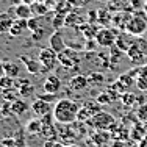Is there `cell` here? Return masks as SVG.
<instances>
[{
	"label": "cell",
	"instance_id": "cell-19",
	"mask_svg": "<svg viewBox=\"0 0 147 147\" xmlns=\"http://www.w3.org/2000/svg\"><path fill=\"white\" fill-rule=\"evenodd\" d=\"M130 19H131V16L128 14V13H119V14H116L113 17V25L116 27V28H121L122 31H125Z\"/></svg>",
	"mask_w": 147,
	"mask_h": 147
},
{
	"label": "cell",
	"instance_id": "cell-28",
	"mask_svg": "<svg viewBox=\"0 0 147 147\" xmlns=\"http://www.w3.org/2000/svg\"><path fill=\"white\" fill-rule=\"evenodd\" d=\"M66 16H67V14H64V13L57 14V17L52 20V27H53L55 30H58V28H61L63 25H66Z\"/></svg>",
	"mask_w": 147,
	"mask_h": 147
},
{
	"label": "cell",
	"instance_id": "cell-29",
	"mask_svg": "<svg viewBox=\"0 0 147 147\" xmlns=\"http://www.w3.org/2000/svg\"><path fill=\"white\" fill-rule=\"evenodd\" d=\"M88 80H89V85H102L105 82V77L102 74H91L88 77Z\"/></svg>",
	"mask_w": 147,
	"mask_h": 147
},
{
	"label": "cell",
	"instance_id": "cell-24",
	"mask_svg": "<svg viewBox=\"0 0 147 147\" xmlns=\"http://www.w3.org/2000/svg\"><path fill=\"white\" fill-rule=\"evenodd\" d=\"M131 77H133V72H130V74H122V75L119 77L117 83H119V85H121L125 91H127V89L133 85V83H135V78H131Z\"/></svg>",
	"mask_w": 147,
	"mask_h": 147
},
{
	"label": "cell",
	"instance_id": "cell-17",
	"mask_svg": "<svg viewBox=\"0 0 147 147\" xmlns=\"http://www.w3.org/2000/svg\"><path fill=\"white\" fill-rule=\"evenodd\" d=\"M28 108L30 107L25 100L16 99L14 102H9V111H11L13 114H16V116H24V114L28 111Z\"/></svg>",
	"mask_w": 147,
	"mask_h": 147
},
{
	"label": "cell",
	"instance_id": "cell-4",
	"mask_svg": "<svg viewBox=\"0 0 147 147\" xmlns=\"http://www.w3.org/2000/svg\"><path fill=\"white\" fill-rule=\"evenodd\" d=\"M91 127L97 128V130H102V131H107V130H113L116 127V121L114 117L111 116L110 113H105V111H99L91 121L88 122Z\"/></svg>",
	"mask_w": 147,
	"mask_h": 147
},
{
	"label": "cell",
	"instance_id": "cell-13",
	"mask_svg": "<svg viewBox=\"0 0 147 147\" xmlns=\"http://www.w3.org/2000/svg\"><path fill=\"white\" fill-rule=\"evenodd\" d=\"M25 30H28V20H27V19H19V17H16L8 33L11 34V36L17 38V36H22Z\"/></svg>",
	"mask_w": 147,
	"mask_h": 147
},
{
	"label": "cell",
	"instance_id": "cell-22",
	"mask_svg": "<svg viewBox=\"0 0 147 147\" xmlns=\"http://www.w3.org/2000/svg\"><path fill=\"white\" fill-rule=\"evenodd\" d=\"M13 22H14V19H13L8 13H2V14H0V33H6V31H9Z\"/></svg>",
	"mask_w": 147,
	"mask_h": 147
},
{
	"label": "cell",
	"instance_id": "cell-18",
	"mask_svg": "<svg viewBox=\"0 0 147 147\" xmlns=\"http://www.w3.org/2000/svg\"><path fill=\"white\" fill-rule=\"evenodd\" d=\"M14 13H16V17H19V19H31L33 17V9H31V6L28 3H19V5L14 8Z\"/></svg>",
	"mask_w": 147,
	"mask_h": 147
},
{
	"label": "cell",
	"instance_id": "cell-32",
	"mask_svg": "<svg viewBox=\"0 0 147 147\" xmlns=\"http://www.w3.org/2000/svg\"><path fill=\"white\" fill-rule=\"evenodd\" d=\"M138 147H147V136H144V138H142L141 141H139Z\"/></svg>",
	"mask_w": 147,
	"mask_h": 147
},
{
	"label": "cell",
	"instance_id": "cell-23",
	"mask_svg": "<svg viewBox=\"0 0 147 147\" xmlns=\"http://www.w3.org/2000/svg\"><path fill=\"white\" fill-rule=\"evenodd\" d=\"M17 89H19V94H20L22 97H28V96H31V94H33L34 86L31 85L30 82H27V80H20Z\"/></svg>",
	"mask_w": 147,
	"mask_h": 147
},
{
	"label": "cell",
	"instance_id": "cell-16",
	"mask_svg": "<svg viewBox=\"0 0 147 147\" xmlns=\"http://www.w3.org/2000/svg\"><path fill=\"white\" fill-rule=\"evenodd\" d=\"M20 61L25 64L27 71L30 74H33V75H36V74H39L42 71V66H41L39 59H33V58H28V57H25V55H22V57H20Z\"/></svg>",
	"mask_w": 147,
	"mask_h": 147
},
{
	"label": "cell",
	"instance_id": "cell-26",
	"mask_svg": "<svg viewBox=\"0 0 147 147\" xmlns=\"http://www.w3.org/2000/svg\"><path fill=\"white\" fill-rule=\"evenodd\" d=\"M31 9H33V16H44L49 11V6L44 5L42 2H34L31 5Z\"/></svg>",
	"mask_w": 147,
	"mask_h": 147
},
{
	"label": "cell",
	"instance_id": "cell-8",
	"mask_svg": "<svg viewBox=\"0 0 147 147\" xmlns=\"http://www.w3.org/2000/svg\"><path fill=\"white\" fill-rule=\"evenodd\" d=\"M135 38L136 36H133V34H130L128 31H122L121 34H117V38H116V49L119 52H124V53H127L128 52V49L131 47V44L135 42Z\"/></svg>",
	"mask_w": 147,
	"mask_h": 147
},
{
	"label": "cell",
	"instance_id": "cell-12",
	"mask_svg": "<svg viewBox=\"0 0 147 147\" xmlns=\"http://www.w3.org/2000/svg\"><path fill=\"white\" fill-rule=\"evenodd\" d=\"M49 47H50L52 50H55L57 53H61L64 49H67L64 38H63V34L59 33L58 30L55 31V33L50 34V38H49Z\"/></svg>",
	"mask_w": 147,
	"mask_h": 147
},
{
	"label": "cell",
	"instance_id": "cell-2",
	"mask_svg": "<svg viewBox=\"0 0 147 147\" xmlns=\"http://www.w3.org/2000/svg\"><path fill=\"white\" fill-rule=\"evenodd\" d=\"M127 57L135 64H144L147 59V39H144L141 36H136L135 42L131 44V47L127 52Z\"/></svg>",
	"mask_w": 147,
	"mask_h": 147
},
{
	"label": "cell",
	"instance_id": "cell-6",
	"mask_svg": "<svg viewBox=\"0 0 147 147\" xmlns=\"http://www.w3.org/2000/svg\"><path fill=\"white\" fill-rule=\"evenodd\" d=\"M116 38H117V33L113 28L103 27V28H99L94 41H96V44H99L100 47L107 49V47H113V45L116 44Z\"/></svg>",
	"mask_w": 147,
	"mask_h": 147
},
{
	"label": "cell",
	"instance_id": "cell-11",
	"mask_svg": "<svg viewBox=\"0 0 147 147\" xmlns=\"http://www.w3.org/2000/svg\"><path fill=\"white\" fill-rule=\"evenodd\" d=\"M44 92L47 94H57L59 92V89H61V80H59L58 75H55V74H50V75H47V78H45L44 82Z\"/></svg>",
	"mask_w": 147,
	"mask_h": 147
},
{
	"label": "cell",
	"instance_id": "cell-10",
	"mask_svg": "<svg viewBox=\"0 0 147 147\" xmlns=\"http://www.w3.org/2000/svg\"><path fill=\"white\" fill-rule=\"evenodd\" d=\"M31 111H33L38 117H44V116H47L50 111H53V108L50 107V102L38 97V99L31 103Z\"/></svg>",
	"mask_w": 147,
	"mask_h": 147
},
{
	"label": "cell",
	"instance_id": "cell-15",
	"mask_svg": "<svg viewBox=\"0 0 147 147\" xmlns=\"http://www.w3.org/2000/svg\"><path fill=\"white\" fill-rule=\"evenodd\" d=\"M89 86V80L88 77H83V75H77L69 82V88L75 92H80V91H85Z\"/></svg>",
	"mask_w": 147,
	"mask_h": 147
},
{
	"label": "cell",
	"instance_id": "cell-7",
	"mask_svg": "<svg viewBox=\"0 0 147 147\" xmlns=\"http://www.w3.org/2000/svg\"><path fill=\"white\" fill-rule=\"evenodd\" d=\"M58 61L61 66L64 67H75L80 61V57H78V52L72 50V49H64L61 53H58Z\"/></svg>",
	"mask_w": 147,
	"mask_h": 147
},
{
	"label": "cell",
	"instance_id": "cell-33",
	"mask_svg": "<svg viewBox=\"0 0 147 147\" xmlns=\"http://www.w3.org/2000/svg\"><path fill=\"white\" fill-rule=\"evenodd\" d=\"M5 75V64H3V61H0V78Z\"/></svg>",
	"mask_w": 147,
	"mask_h": 147
},
{
	"label": "cell",
	"instance_id": "cell-36",
	"mask_svg": "<svg viewBox=\"0 0 147 147\" xmlns=\"http://www.w3.org/2000/svg\"><path fill=\"white\" fill-rule=\"evenodd\" d=\"M22 147H30V146H22Z\"/></svg>",
	"mask_w": 147,
	"mask_h": 147
},
{
	"label": "cell",
	"instance_id": "cell-30",
	"mask_svg": "<svg viewBox=\"0 0 147 147\" xmlns=\"http://www.w3.org/2000/svg\"><path fill=\"white\" fill-rule=\"evenodd\" d=\"M136 114H138V119L141 122H147V103H142L141 107L138 108Z\"/></svg>",
	"mask_w": 147,
	"mask_h": 147
},
{
	"label": "cell",
	"instance_id": "cell-1",
	"mask_svg": "<svg viewBox=\"0 0 147 147\" xmlns=\"http://www.w3.org/2000/svg\"><path fill=\"white\" fill-rule=\"evenodd\" d=\"M82 108V105L72 99H59L57 100L52 111V117L55 122L63 125H71L77 121L78 117V111Z\"/></svg>",
	"mask_w": 147,
	"mask_h": 147
},
{
	"label": "cell",
	"instance_id": "cell-3",
	"mask_svg": "<svg viewBox=\"0 0 147 147\" xmlns=\"http://www.w3.org/2000/svg\"><path fill=\"white\" fill-rule=\"evenodd\" d=\"M133 36H142L147 31V14L144 11H138L131 16L130 22L127 25V30Z\"/></svg>",
	"mask_w": 147,
	"mask_h": 147
},
{
	"label": "cell",
	"instance_id": "cell-14",
	"mask_svg": "<svg viewBox=\"0 0 147 147\" xmlns=\"http://www.w3.org/2000/svg\"><path fill=\"white\" fill-rule=\"evenodd\" d=\"M135 83H136V88H138L139 91L147 92V63L142 64L141 67L138 69L136 77H135Z\"/></svg>",
	"mask_w": 147,
	"mask_h": 147
},
{
	"label": "cell",
	"instance_id": "cell-35",
	"mask_svg": "<svg viewBox=\"0 0 147 147\" xmlns=\"http://www.w3.org/2000/svg\"><path fill=\"white\" fill-rule=\"evenodd\" d=\"M64 147H80V146H75V144H69V146H64Z\"/></svg>",
	"mask_w": 147,
	"mask_h": 147
},
{
	"label": "cell",
	"instance_id": "cell-20",
	"mask_svg": "<svg viewBox=\"0 0 147 147\" xmlns=\"http://www.w3.org/2000/svg\"><path fill=\"white\" fill-rule=\"evenodd\" d=\"M25 130L30 135H41V130H42V119L36 117V119H30L25 125Z\"/></svg>",
	"mask_w": 147,
	"mask_h": 147
},
{
	"label": "cell",
	"instance_id": "cell-31",
	"mask_svg": "<svg viewBox=\"0 0 147 147\" xmlns=\"http://www.w3.org/2000/svg\"><path fill=\"white\" fill-rule=\"evenodd\" d=\"M66 2H67L71 6H75V8H83V6L88 5L91 0H66Z\"/></svg>",
	"mask_w": 147,
	"mask_h": 147
},
{
	"label": "cell",
	"instance_id": "cell-27",
	"mask_svg": "<svg viewBox=\"0 0 147 147\" xmlns=\"http://www.w3.org/2000/svg\"><path fill=\"white\" fill-rule=\"evenodd\" d=\"M14 80L13 77H8V75H3L0 78V89H13L14 88Z\"/></svg>",
	"mask_w": 147,
	"mask_h": 147
},
{
	"label": "cell",
	"instance_id": "cell-21",
	"mask_svg": "<svg viewBox=\"0 0 147 147\" xmlns=\"http://www.w3.org/2000/svg\"><path fill=\"white\" fill-rule=\"evenodd\" d=\"M3 64H5V75L13 77V78H17V77H19L20 67H19L17 63H14V61H3Z\"/></svg>",
	"mask_w": 147,
	"mask_h": 147
},
{
	"label": "cell",
	"instance_id": "cell-5",
	"mask_svg": "<svg viewBox=\"0 0 147 147\" xmlns=\"http://www.w3.org/2000/svg\"><path fill=\"white\" fill-rule=\"evenodd\" d=\"M38 59H39L41 66H42V71H45V72L53 71V69L57 67V64L59 63V61H58V53H57L55 50H52L50 47L41 49Z\"/></svg>",
	"mask_w": 147,
	"mask_h": 147
},
{
	"label": "cell",
	"instance_id": "cell-34",
	"mask_svg": "<svg viewBox=\"0 0 147 147\" xmlns=\"http://www.w3.org/2000/svg\"><path fill=\"white\" fill-rule=\"evenodd\" d=\"M142 9H144V13L147 14V0H144V5H142Z\"/></svg>",
	"mask_w": 147,
	"mask_h": 147
},
{
	"label": "cell",
	"instance_id": "cell-25",
	"mask_svg": "<svg viewBox=\"0 0 147 147\" xmlns=\"http://www.w3.org/2000/svg\"><path fill=\"white\" fill-rule=\"evenodd\" d=\"M80 24H83V17H80L78 14H75V13H69L67 16H66V27H77L80 25Z\"/></svg>",
	"mask_w": 147,
	"mask_h": 147
},
{
	"label": "cell",
	"instance_id": "cell-9",
	"mask_svg": "<svg viewBox=\"0 0 147 147\" xmlns=\"http://www.w3.org/2000/svg\"><path fill=\"white\" fill-rule=\"evenodd\" d=\"M99 111L100 110H99V107H97V103H85V107L80 108L77 121L78 122H89Z\"/></svg>",
	"mask_w": 147,
	"mask_h": 147
}]
</instances>
